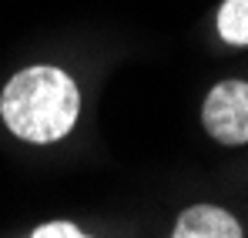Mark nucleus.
Segmentation results:
<instances>
[{
	"mask_svg": "<svg viewBox=\"0 0 248 238\" xmlns=\"http://www.w3.org/2000/svg\"><path fill=\"white\" fill-rule=\"evenodd\" d=\"M78 111L81 94L74 78L47 64L17 71L0 94L3 124L10 127V134L31 144H54L64 134H71Z\"/></svg>",
	"mask_w": 248,
	"mask_h": 238,
	"instance_id": "f257e3e1",
	"label": "nucleus"
},
{
	"mask_svg": "<svg viewBox=\"0 0 248 238\" xmlns=\"http://www.w3.org/2000/svg\"><path fill=\"white\" fill-rule=\"evenodd\" d=\"M205 131L228 148L248 144V84L245 80H218L202 104Z\"/></svg>",
	"mask_w": 248,
	"mask_h": 238,
	"instance_id": "f03ea898",
	"label": "nucleus"
},
{
	"mask_svg": "<svg viewBox=\"0 0 248 238\" xmlns=\"http://www.w3.org/2000/svg\"><path fill=\"white\" fill-rule=\"evenodd\" d=\"M168 238H245L232 211L218 205H191L178 215L174 232Z\"/></svg>",
	"mask_w": 248,
	"mask_h": 238,
	"instance_id": "7ed1b4c3",
	"label": "nucleus"
},
{
	"mask_svg": "<svg viewBox=\"0 0 248 238\" xmlns=\"http://www.w3.org/2000/svg\"><path fill=\"white\" fill-rule=\"evenodd\" d=\"M218 34L225 44L248 47V0H225L218 10Z\"/></svg>",
	"mask_w": 248,
	"mask_h": 238,
	"instance_id": "20e7f679",
	"label": "nucleus"
},
{
	"mask_svg": "<svg viewBox=\"0 0 248 238\" xmlns=\"http://www.w3.org/2000/svg\"><path fill=\"white\" fill-rule=\"evenodd\" d=\"M27 238H91V235H84L71 222H47V225H37Z\"/></svg>",
	"mask_w": 248,
	"mask_h": 238,
	"instance_id": "39448f33",
	"label": "nucleus"
}]
</instances>
